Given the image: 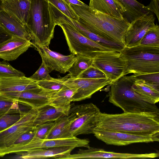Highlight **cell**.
Returning <instances> with one entry per match:
<instances>
[{"label": "cell", "instance_id": "obj_7", "mask_svg": "<svg viewBox=\"0 0 159 159\" xmlns=\"http://www.w3.org/2000/svg\"><path fill=\"white\" fill-rule=\"evenodd\" d=\"M56 25L62 29L69 50L72 54L75 55H80L93 59L101 52L116 51L87 38L68 24L59 23Z\"/></svg>", "mask_w": 159, "mask_h": 159}, {"label": "cell", "instance_id": "obj_24", "mask_svg": "<svg viewBox=\"0 0 159 159\" xmlns=\"http://www.w3.org/2000/svg\"><path fill=\"white\" fill-rule=\"evenodd\" d=\"M132 87L144 101L155 104L159 101V85L150 84L141 79H136Z\"/></svg>", "mask_w": 159, "mask_h": 159}, {"label": "cell", "instance_id": "obj_31", "mask_svg": "<svg viewBox=\"0 0 159 159\" xmlns=\"http://www.w3.org/2000/svg\"><path fill=\"white\" fill-rule=\"evenodd\" d=\"M70 78L68 74L65 76L60 78L51 79L45 80L36 81L38 85L44 89L58 91L67 87L64 84L65 81Z\"/></svg>", "mask_w": 159, "mask_h": 159}, {"label": "cell", "instance_id": "obj_42", "mask_svg": "<svg viewBox=\"0 0 159 159\" xmlns=\"http://www.w3.org/2000/svg\"><path fill=\"white\" fill-rule=\"evenodd\" d=\"M13 36L0 25V44L11 38Z\"/></svg>", "mask_w": 159, "mask_h": 159}, {"label": "cell", "instance_id": "obj_9", "mask_svg": "<svg viewBox=\"0 0 159 159\" xmlns=\"http://www.w3.org/2000/svg\"><path fill=\"white\" fill-rule=\"evenodd\" d=\"M89 143L88 139H79L76 137L67 139L32 140L22 145L0 149V157L9 153L26 152L39 148L65 146L88 148L90 146Z\"/></svg>", "mask_w": 159, "mask_h": 159}, {"label": "cell", "instance_id": "obj_28", "mask_svg": "<svg viewBox=\"0 0 159 159\" xmlns=\"http://www.w3.org/2000/svg\"><path fill=\"white\" fill-rule=\"evenodd\" d=\"M32 109L30 106L16 101L0 93V117L9 113L25 114Z\"/></svg>", "mask_w": 159, "mask_h": 159}, {"label": "cell", "instance_id": "obj_11", "mask_svg": "<svg viewBox=\"0 0 159 159\" xmlns=\"http://www.w3.org/2000/svg\"><path fill=\"white\" fill-rule=\"evenodd\" d=\"M53 14L56 24L63 23L68 24L84 36L102 46L119 52L125 47L91 31L81 23L66 16L57 9L54 10Z\"/></svg>", "mask_w": 159, "mask_h": 159}, {"label": "cell", "instance_id": "obj_39", "mask_svg": "<svg viewBox=\"0 0 159 159\" xmlns=\"http://www.w3.org/2000/svg\"><path fill=\"white\" fill-rule=\"evenodd\" d=\"M35 134V131L34 128L33 129L27 131L22 134L14 142L11 146H18L28 143L32 140Z\"/></svg>", "mask_w": 159, "mask_h": 159}, {"label": "cell", "instance_id": "obj_8", "mask_svg": "<svg viewBox=\"0 0 159 159\" xmlns=\"http://www.w3.org/2000/svg\"><path fill=\"white\" fill-rule=\"evenodd\" d=\"M92 66L103 73L111 84L126 75L125 62L120 52H101L92 59Z\"/></svg>", "mask_w": 159, "mask_h": 159}, {"label": "cell", "instance_id": "obj_40", "mask_svg": "<svg viewBox=\"0 0 159 159\" xmlns=\"http://www.w3.org/2000/svg\"><path fill=\"white\" fill-rule=\"evenodd\" d=\"M134 75L136 79H141L149 84L159 85V72Z\"/></svg>", "mask_w": 159, "mask_h": 159}, {"label": "cell", "instance_id": "obj_26", "mask_svg": "<svg viewBox=\"0 0 159 159\" xmlns=\"http://www.w3.org/2000/svg\"><path fill=\"white\" fill-rule=\"evenodd\" d=\"M72 120L71 117L68 114L57 119L54 121V125L45 139L73 138L70 131Z\"/></svg>", "mask_w": 159, "mask_h": 159}, {"label": "cell", "instance_id": "obj_22", "mask_svg": "<svg viewBox=\"0 0 159 159\" xmlns=\"http://www.w3.org/2000/svg\"><path fill=\"white\" fill-rule=\"evenodd\" d=\"M89 6L99 12L123 20L126 10L115 0H90Z\"/></svg>", "mask_w": 159, "mask_h": 159}, {"label": "cell", "instance_id": "obj_1", "mask_svg": "<svg viewBox=\"0 0 159 159\" xmlns=\"http://www.w3.org/2000/svg\"><path fill=\"white\" fill-rule=\"evenodd\" d=\"M94 129L159 137V114L125 112L110 114L101 112Z\"/></svg>", "mask_w": 159, "mask_h": 159}, {"label": "cell", "instance_id": "obj_17", "mask_svg": "<svg viewBox=\"0 0 159 159\" xmlns=\"http://www.w3.org/2000/svg\"><path fill=\"white\" fill-rule=\"evenodd\" d=\"M155 20L151 12L131 22L126 33L125 46L131 47L140 44L146 32L155 26Z\"/></svg>", "mask_w": 159, "mask_h": 159}, {"label": "cell", "instance_id": "obj_13", "mask_svg": "<svg viewBox=\"0 0 159 159\" xmlns=\"http://www.w3.org/2000/svg\"><path fill=\"white\" fill-rule=\"evenodd\" d=\"M57 91L39 86L20 92L2 93L16 101L30 106L32 109L37 110L49 104L52 96Z\"/></svg>", "mask_w": 159, "mask_h": 159}, {"label": "cell", "instance_id": "obj_15", "mask_svg": "<svg viewBox=\"0 0 159 159\" xmlns=\"http://www.w3.org/2000/svg\"><path fill=\"white\" fill-rule=\"evenodd\" d=\"M37 112V110L32 109L16 123L0 132V149L11 146L22 134L33 129V122Z\"/></svg>", "mask_w": 159, "mask_h": 159}, {"label": "cell", "instance_id": "obj_45", "mask_svg": "<svg viewBox=\"0 0 159 159\" xmlns=\"http://www.w3.org/2000/svg\"><path fill=\"white\" fill-rule=\"evenodd\" d=\"M4 0H1V1H2H2H4Z\"/></svg>", "mask_w": 159, "mask_h": 159}, {"label": "cell", "instance_id": "obj_36", "mask_svg": "<svg viewBox=\"0 0 159 159\" xmlns=\"http://www.w3.org/2000/svg\"><path fill=\"white\" fill-rule=\"evenodd\" d=\"M54 125V121L48 122L35 127V134L32 140L45 139Z\"/></svg>", "mask_w": 159, "mask_h": 159}, {"label": "cell", "instance_id": "obj_25", "mask_svg": "<svg viewBox=\"0 0 159 159\" xmlns=\"http://www.w3.org/2000/svg\"><path fill=\"white\" fill-rule=\"evenodd\" d=\"M77 90L76 88L67 87L57 91L52 96L49 104L68 115L71 107L72 98Z\"/></svg>", "mask_w": 159, "mask_h": 159}, {"label": "cell", "instance_id": "obj_18", "mask_svg": "<svg viewBox=\"0 0 159 159\" xmlns=\"http://www.w3.org/2000/svg\"><path fill=\"white\" fill-rule=\"evenodd\" d=\"M32 47L31 41L13 35L0 44V58L8 61L14 60Z\"/></svg>", "mask_w": 159, "mask_h": 159}, {"label": "cell", "instance_id": "obj_10", "mask_svg": "<svg viewBox=\"0 0 159 159\" xmlns=\"http://www.w3.org/2000/svg\"><path fill=\"white\" fill-rule=\"evenodd\" d=\"M111 84V81L107 79L79 78H69L64 83L67 87L77 88L72 98V102L90 98L94 93Z\"/></svg>", "mask_w": 159, "mask_h": 159}, {"label": "cell", "instance_id": "obj_19", "mask_svg": "<svg viewBox=\"0 0 159 159\" xmlns=\"http://www.w3.org/2000/svg\"><path fill=\"white\" fill-rule=\"evenodd\" d=\"M75 148L73 146H65L34 149L21 152L19 158L23 159H43L52 158L63 159L71 154Z\"/></svg>", "mask_w": 159, "mask_h": 159}, {"label": "cell", "instance_id": "obj_16", "mask_svg": "<svg viewBox=\"0 0 159 159\" xmlns=\"http://www.w3.org/2000/svg\"><path fill=\"white\" fill-rule=\"evenodd\" d=\"M38 52L46 65L52 71L62 74L68 72L76 58V55L71 54L64 55L50 50L49 46L34 47Z\"/></svg>", "mask_w": 159, "mask_h": 159}, {"label": "cell", "instance_id": "obj_41", "mask_svg": "<svg viewBox=\"0 0 159 159\" xmlns=\"http://www.w3.org/2000/svg\"><path fill=\"white\" fill-rule=\"evenodd\" d=\"M159 0H151L150 4L147 6L150 11L155 14L158 21L159 20Z\"/></svg>", "mask_w": 159, "mask_h": 159}, {"label": "cell", "instance_id": "obj_44", "mask_svg": "<svg viewBox=\"0 0 159 159\" xmlns=\"http://www.w3.org/2000/svg\"><path fill=\"white\" fill-rule=\"evenodd\" d=\"M2 1L1 0H0V11L2 10V7H1V5H2Z\"/></svg>", "mask_w": 159, "mask_h": 159}, {"label": "cell", "instance_id": "obj_35", "mask_svg": "<svg viewBox=\"0 0 159 159\" xmlns=\"http://www.w3.org/2000/svg\"><path fill=\"white\" fill-rule=\"evenodd\" d=\"M23 76H25V75L23 72L16 70L8 63L0 60V78Z\"/></svg>", "mask_w": 159, "mask_h": 159}, {"label": "cell", "instance_id": "obj_30", "mask_svg": "<svg viewBox=\"0 0 159 159\" xmlns=\"http://www.w3.org/2000/svg\"><path fill=\"white\" fill-rule=\"evenodd\" d=\"M92 59L80 55H76V59L68 71L70 78H77L92 65Z\"/></svg>", "mask_w": 159, "mask_h": 159}, {"label": "cell", "instance_id": "obj_27", "mask_svg": "<svg viewBox=\"0 0 159 159\" xmlns=\"http://www.w3.org/2000/svg\"><path fill=\"white\" fill-rule=\"evenodd\" d=\"M125 9L124 17L129 23L152 12L147 7L136 0H115Z\"/></svg>", "mask_w": 159, "mask_h": 159}, {"label": "cell", "instance_id": "obj_20", "mask_svg": "<svg viewBox=\"0 0 159 159\" xmlns=\"http://www.w3.org/2000/svg\"><path fill=\"white\" fill-rule=\"evenodd\" d=\"M31 4V0H4L2 2V10L18 21L25 25Z\"/></svg>", "mask_w": 159, "mask_h": 159}, {"label": "cell", "instance_id": "obj_43", "mask_svg": "<svg viewBox=\"0 0 159 159\" xmlns=\"http://www.w3.org/2000/svg\"><path fill=\"white\" fill-rule=\"evenodd\" d=\"M66 2L70 5L84 6L86 4L80 0H64Z\"/></svg>", "mask_w": 159, "mask_h": 159}, {"label": "cell", "instance_id": "obj_4", "mask_svg": "<svg viewBox=\"0 0 159 159\" xmlns=\"http://www.w3.org/2000/svg\"><path fill=\"white\" fill-rule=\"evenodd\" d=\"M136 79L133 75H125L110 84L109 102L125 112L159 114V108L155 104L143 101L134 91L132 86Z\"/></svg>", "mask_w": 159, "mask_h": 159}, {"label": "cell", "instance_id": "obj_21", "mask_svg": "<svg viewBox=\"0 0 159 159\" xmlns=\"http://www.w3.org/2000/svg\"><path fill=\"white\" fill-rule=\"evenodd\" d=\"M36 81L25 76L0 78V93L20 92L37 88Z\"/></svg>", "mask_w": 159, "mask_h": 159}, {"label": "cell", "instance_id": "obj_5", "mask_svg": "<svg viewBox=\"0 0 159 159\" xmlns=\"http://www.w3.org/2000/svg\"><path fill=\"white\" fill-rule=\"evenodd\" d=\"M120 52L125 62V75L159 72V46H125Z\"/></svg>", "mask_w": 159, "mask_h": 159}, {"label": "cell", "instance_id": "obj_14", "mask_svg": "<svg viewBox=\"0 0 159 159\" xmlns=\"http://www.w3.org/2000/svg\"><path fill=\"white\" fill-rule=\"evenodd\" d=\"M86 149H80L76 153L70 154L63 159L114 158L145 159L159 157L158 152L144 154L118 153L108 152L100 148L89 147Z\"/></svg>", "mask_w": 159, "mask_h": 159}, {"label": "cell", "instance_id": "obj_29", "mask_svg": "<svg viewBox=\"0 0 159 159\" xmlns=\"http://www.w3.org/2000/svg\"><path fill=\"white\" fill-rule=\"evenodd\" d=\"M33 122L34 127L46 122L54 121L61 116L67 115L62 111L48 104L37 109Z\"/></svg>", "mask_w": 159, "mask_h": 159}, {"label": "cell", "instance_id": "obj_37", "mask_svg": "<svg viewBox=\"0 0 159 159\" xmlns=\"http://www.w3.org/2000/svg\"><path fill=\"white\" fill-rule=\"evenodd\" d=\"M52 71L45 63L42 61L38 70L29 78L36 81L48 80L52 78L49 74V73Z\"/></svg>", "mask_w": 159, "mask_h": 159}, {"label": "cell", "instance_id": "obj_34", "mask_svg": "<svg viewBox=\"0 0 159 159\" xmlns=\"http://www.w3.org/2000/svg\"><path fill=\"white\" fill-rule=\"evenodd\" d=\"M140 44L159 46V26L157 24L146 32L141 39Z\"/></svg>", "mask_w": 159, "mask_h": 159}, {"label": "cell", "instance_id": "obj_12", "mask_svg": "<svg viewBox=\"0 0 159 159\" xmlns=\"http://www.w3.org/2000/svg\"><path fill=\"white\" fill-rule=\"evenodd\" d=\"M93 134L98 139L108 145L125 146L136 143L158 142L159 137L117 132L94 129Z\"/></svg>", "mask_w": 159, "mask_h": 159}, {"label": "cell", "instance_id": "obj_2", "mask_svg": "<svg viewBox=\"0 0 159 159\" xmlns=\"http://www.w3.org/2000/svg\"><path fill=\"white\" fill-rule=\"evenodd\" d=\"M79 17L78 21L91 31L125 46V38L130 23L94 9L88 5H70Z\"/></svg>", "mask_w": 159, "mask_h": 159}, {"label": "cell", "instance_id": "obj_23", "mask_svg": "<svg viewBox=\"0 0 159 159\" xmlns=\"http://www.w3.org/2000/svg\"><path fill=\"white\" fill-rule=\"evenodd\" d=\"M0 25L13 35L31 41V37L25 26L2 10L0 11Z\"/></svg>", "mask_w": 159, "mask_h": 159}, {"label": "cell", "instance_id": "obj_6", "mask_svg": "<svg viewBox=\"0 0 159 159\" xmlns=\"http://www.w3.org/2000/svg\"><path fill=\"white\" fill-rule=\"evenodd\" d=\"M101 112L99 108L92 103L71 107L68 114L73 120L70 128L72 136L93 134Z\"/></svg>", "mask_w": 159, "mask_h": 159}, {"label": "cell", "instance_id": "obj_38", "mask_svg": "<svg viewBox=\"0 0 159 159\" xmlns=\"http://www.w3.org/2000/svg\"><path fill=\"white\" fill-rule=\"evenodd\" d=\"M88 79H107L103 73L92 65L84 71L77 77Z\"/></svg>", "mask_w": 159, "mask_h": 159}, {"label": "cell", "instance_id": "obj_3", "mask_svg": "<svg viewBox=\"0 0 159 159\" xmlns=\"http://www.w3.org/2000/svg\"><path fill=\"white\" fill-rule=\"evenodd\" d=\"M56 25L47 0H31L25 26L35 47L49 46Z\"/></svg>", "mask_w": 159, "mask_h": 159}, {"label": "cell", "instance_id": "obj_33", "mask_svg": "<svg viewBox=\"0 0 159 159\" xmlns=\"http://www.w3.org/2000/svg\"><path fill=\"white\" fill-rule=\"evenodd\" d=\"M25 114L18 113H9L0 117V133L14 125Z\"/></svg>", "mask_w": 159, "mask_h": 159}, {"label": "cell", "instance_id": "obj_32", "mask_svg": "<svg viewBox=\"0 0 159 159\" xmlns=\"http://www.w3.org/2000/svg\"><path fill=\"white\" fill-rule=\"evenodd\" d=\"M49 2L66 16L78 21L79 17L71 7L64 0H47Z\"/></svg>", "mask_w": 159, "mask_h": 159}]
</instances>
